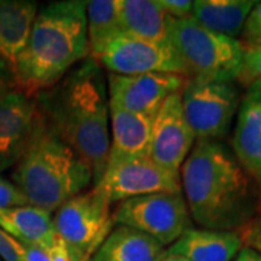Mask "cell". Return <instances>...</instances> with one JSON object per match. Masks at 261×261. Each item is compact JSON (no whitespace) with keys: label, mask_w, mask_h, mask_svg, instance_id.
I'll return each mask as SVG.
<instances>
[{"label":"cell","mask_w":261,"mask_h":261,"mask_svg":"<svg viewBox=\"0 0 261 261\" xmlns=\"http://www.w3.org/2000/svg\"><path fill=\"white\" fill-rule=\"evenodd\" d=\"M22 245V250H23V257L25 261H53L47 254L38 248H34L31 245H25V244H20Z\"/></svg>","instance_id":"cell-30"},{"label":"cell","mask_w":261,"mask_h":261,"mask_svg":"<svg viewBox=\"0 0 261 261\" xmlns=\"http://www.w3.org/2000/svg\"><path fill=\"white\" fill-rule=\"evenodd\" d=\"M196 144V137L185 119L181 94L168 96L152 121L149 157L171 174L180 170Z\"/></svg>","instance_id":"cell-11"},{"label":"cell","mask_w":261,"mask_h":261,"mask_svg":"<svg viewBox=\"0 0 261 261\" xmlns=\"http://www.w3.org/2000/svg\"><path fill=\"white\" fill-rule=\"evenodd\" d=\"M0 228L19 244L44 251L53 261H70L63 240L57 232L53 214L32 205L0 209Z\"/></svg>","instance_id":"cell-14"},{"label":"cell","mask_w":261,"mask_h":261,"mask_svg":"<svg viewBox=\"0 0 261 261\" xmlns=\"http://www.w3.org/2000/svg\"><path fill=\"white\" fill-rule=\"evenodd\" d=\"M180 183L192 219L205 229L240 231L261 205L260 189L222 141H196Z\"/></svg>","instance_id":"cell-1"},{"label":"cell","mask_w":261,"mask_h":261,"mask_svg":"<svg viewBox=\"0 0 261 261\" xmlns=\"http://www.w3.org/2000/svg\"><path fill=\"white\" fill-rule=\"evenodd\" d=\"M232 261H261V252L254 250L251 247L244 245L243 250L238 252V255Z\"/></svg>","instance_id":"cell-31"},{"label":"cell","mask_w":261,"mask_h":261,"mask_svg":"<svg viewBox=\"0 0 261 261\" xmlns=\"http://www.w3.org/2000/svg\"><path fill=\"white\" fill-rule=\"evenodd\" d=\"M160 261H187V260H185L183 257H178V255H174V254H170V252L166 250L164 255H163V258H161Z\"/></svg>","instance_id":"cell-32"},{"label":"cell","mask_w":261,"mask_h":261,"mask_svg":"<svg viewBox=\"0 0 261 261\" xmlns=\"http://www.w3.org/2000/svg\"><path fill=\"white\" fill-rule=\"evenodd\" d=\"M254 0H195L192 18L202 27L225 37H240Z\"/></svg>","instance_id":"cell-21"},{"label":"cell","mask_w":261,"mask_h":261,"mask_svg":"<svg viewBox=\"0 0 261 261\" xmlns=\"http://www.w3.org/2000/svg\"><path fill=\"white\" fill-rule=\"evenodd\" d=\"M29 205L27 197L18 189V186L0 174V209L16 207Z\"/></svg>","instance_id":"cell-25"},{"label":"cell","mask_w":261,"mask_h":261,"mask_svg":"<svg viewBox=\"0 0 261 261\" xmlns=\"http://www.w3.org/2000/svg\"><path fill=\"white\" fill-rule=\"evenodd\" d=\"M238 231H214L189 228L167 251L187 261H232L243 250Z\"/></svg>","instance_id":"cell-17"},{"label":"cell","mask_w":261,"mask_h":261,"mask_svg":"<svg viewBox=\"0 0 261 261\" xmlns=\"http://www.w3.org/2000/svg\"><path fill=\"white\" fill-rule=\"evenodd\" d=\"M122 31L159 44H171V18L159 0H116Z\"/></svg>","instance_id":"cell-19"},{"label":"cell","mask_w":261,"mask_h":261,"mask_svg":"<svg viewBox=\"0 0 261 261\" xmlns=\"http://www.w3.org/2000/svg\"><path fill=\"white\" fill-rule=\"evenodd\" d=\"M159 3L173 19L190 18L193 12V0H159Z\"/></svg>","instance_id":"cell-28"},{"label":"cell","mask_w":261,"mask_h":261,"mask_svg":"<svg viewBox=\"0 0 261 261\" xmlns=\"http://www.w3.org/2000/svg\"><path fill=\"white\" fill-rule=\"evenodd\" d=\"M0 261H2V260H0Z\"/></svg>","instance_id":"cell-34"},{"label":"cell","mask_w":261,"mask_h":261,"mask_svg":"<svg viewBox=\"0 0 261 261\" xmlns=\"http://www.w3.org/2000/svg\"><path fill=\"white\" fill-rule=\"evenodd\" d=\"M238 232L243 237L244 245L251 247L261 252V205L255 216L251 219V222L247 226H244L243 229H240Z\"/></svg>","instance_id":"cell-27"},{"label":"cell","mask_w":261,"mask_h":261,"mask_svg":"<svg viewBox=\"0 0 261 261\" xmlns=\"http://www.w3.org/2000/svg\"><path fill=\"white\" fill-rule=\"evenodd\" d=\"M12 89H16L13 74L9 71V68L0 61V96L9 92Z\"/></svg>","instance_id":"cell-29"},{"label":"cell","mask_w":261,"mask_h":261,"mask_svg":"<svg viewBox=\"0 0 261 261\" xmlns=\"http://www.w3.org/2000/svg\"><path fill=\"white\" fill-rule=\"evenodd\" d=\"M115 225L128 226L170 247L192 228V216L183 192H163L132 197L112 212Z\"/></svg>","instance_id":"cell-7"},{"label":"cell","mask_w":261,"mask_h":261,"mask_svg":"<svg viewBox=\"0 0 261 261\" xmlns=\"http://www.w3.org/2000/svg\"><path fill=\"white\" fill-rule=\"evenodd\" d=\"M87 39L90 57L97 60L103 49L109 45L118 35L122 27L118 15L116 0H90L86 8Z\"/></svg>","instance_id":"cell-22"},{"label":"cell","mask_w":261,"mask_h":261,"mask_svg":"<svg viewBox=\"0 0 261 261\" xmlns=\"http://www.w3.org/2000/svg\"><path fill=\"white\" fill-rule=\"evenodd\" d=\"M39 9L32 0H0V61L15 74Z\"/></svg>","instance_id":"cell-18"},{"label":"cell","mask_w":261,"mask_h":261,"mask_svg":"<svg viewBox=\"0 0 261 261\" xmlns=\"http://www.w3.org/2000/svg\"><path fill=\"white\" fill-rule=\"evenodd\" d=\"M93 187L99 189L111 203L163 192H181L180 177L161 167L151 157L108 166L102 178Z\"/></svg>","instance_id":"cell-10"},{"label":"cell","mask_w":261,"mask_h":261,"mask_svg":"<svg viewBox=\"0 0 261 261\" xmlns=\"http://www.w3.org/2000/svg\"><path fill=\"white\" fill-rule=\"evenodd\" d=\"M0 260L25 261L22 245L2 228H0Z\"/></svg>","instance_id":"cell-26"},{"label":"cell","mask_w":261,"mask_h":261,"mask_svg":"<svg viewBox=\"0 0 261 261\" xmlns=\"http://www.w3.org/2000/svg\"><path fill=\"white\" fill-rule=\"evenodd\" d=\"M180 94L185 119L196 141L224 140L241 102L235 83L186 79Z\"/></svg>","instance_id":"cell-8"},{"label":"cell","mask_w":261,"mask_h":261,"mask_svg":"<svg viewBox=\"0 0 261 261\" xmlns=\"http://www.w3.org/2000/svg\"><path fill=\"white\" fill-rule=\"evenodd\" d=\"M84 0L41 6L15 68L16 89L32 97L58 83L90 57Z\"/></svg>","instance_id":"cell-3"},{"label":"cell","mask_w":261,"mask_h":261,"mask_svg":"<svg viewBox=\"0 0 261 261\" xmlns=\"http://www.w3.org/2000/svg\"><path fill=\"white\" fill-rule=\"evenodd\" d=\"M109 74L168 73L187 77V68L173 44H159L122 32L96 60Z\"/></svg>","instance_id":"cell-9"},{"label":"cell","mask_w":261,"mask_h":261,"mask_svg":"<svg viewBox=\"0 0 261 261\" xmlns=\"http://www.w3.org/2000/svg\"><path fill=\"white\" fill-rule=\"evenodd\" d=\"M103 67L89 57L37 96L49 126L92 167L93 186L108 166L111 111Z\"/></svg>","instance_id":"cell-2"},{"label":"cell","mask_w":261,"mask_h":261,"mask_svg":"<svg viewBox=\"0 0 261 261\" xmlns=\"http://www.w3.org/2000/svg\"><path fill=\"white\" fill-rule=\"evenodd\" d=\"M39 118L37 97L19 89L0 96V174L13 168L32 140Z\"/></svg>","instance_id":"cell-13"},{"label":"cell","mask_w":261,"mask_h":261,"mask_svg":"<svg viewBox=\"0 0 261 261\" xmlns=\"http://www.w3.org/2000/svg\"><path fill=\"white\" fill-rule=\"evenodd\" d=\"M260 45H261V44H260Z\"/></svg>","instance_id":"cell-33"},{"label":"cell","mask_w":261,"mask_h":261,"mask_svg":"<svg viewBox=\"0 0 261 261\" xmlns=\"http://www.w3.org/2000/svg\"><path fill=\"white\" fill-rule=\"evenodd\" d=\"M13 168L12 181L29 205L49 214L93 185L92 167L49 126L41 112L28 148Z\"/></svg>","instance_id":"cell-4"},{"label":"cell","mask_w":261,"mask_h":261,"mask_svg":"<svg viewBox=\"0 0 261 261\" xmlns=\"http://www.w3.org/2000/svg\"><path fill=\"white\" fill-rule=\"evenodd\" d=\"M231 142L235 159L261 192V82L245 89Z\"/></svg>","instance_id":"cell-15"},{"label":"cell","mask_w":261,"mask_h":261,"mask_svg":"<svg viewBox=\"0 0 261 261\" xmlns=\"http://www.w3.org/2000/svg\"><path fill=\"white\" fill-rule=\"evenodd\" d=\"M109 111L111 147L108 166H113L126 160L149 157L154 118L128 112L115 105H109Z\"/></svg>","instance_id":"cell-16"},{"label":"cell","mask_w":261,"mask_h":261,"mask_svg":"<svg viewBox=\"0 0 261 261\" xmlns=\"http://www.w3.org/2000/svg\"><path fill=\"white\" fill-rule=\"evenodd\" d=\"M166 247L128 226L116 225L90 261H160Z\"/></svg>","instance_id":"cell-20"},{"label":"cell","mask_w":261,"mask_h":261,"mask_svg":"<svg viewBox=\"0 0 261 261\" xmlns=\"http://www.w3.org/2000/svg\"><path fill=\"white\" fill-rule=\"evenodd\" d=\"M237 82L241 84L244 89H247L252 83L261 82V45L245 47L243 65H241L240 74L237 77Z\"/></svg>","instance_id":"cell-23"},{"label":"cell","mask_w":261,"mask_h":261,"mask_svg":"<svg viewBox=\"0 0 261 261\" xmlns=\"http://www.w3.org/2000/svg\"><path fill=\"white\" fill-rule=\"evenodd\" d=\"M185 75L151 73L138 75H108L109 105L132 113L154 118L161 105L171 94L181 92Z\"/></svg>","instance_id":"cell-12"},{"label":"cell","mask_w":261,"mask_h":261,"mask_svg":"<svg viewBox=\"0 0 261 261\" xmlns=\"http://www.w3.org/2000/svg\"><path fill=\"white\" fill-rule=\"evenodd\" d=\"M241 37H243L241 42L245 47H254L261 44V2H257V5L250 12L241 32Z\"/></svg>","instance_id":"cell-24"},{"label":"cell","mask_w":261,"mask_h":261,"mask_svg":"<svg viewBox=\"0 0 261 261\" xmlns=\"http://www.w3.org/2000/svg\"><path fill=\"white\" fill-rule=\"evenodd\" d=\"M171 44L187 68V79L203 82H237L244 44L202 27L195 19L171 18Z\"/></svg>","instance_id":"cell-5"},{"label":"cell","mask_w":261,"mask_h":261,"mask_svg":"<svg viewBox=\"0 0 261 261\" xmlns=\"http://www.w3.org/2000/svg\"><path fill=\"white\" fill-rule=\"evenodd\" d=\"M112 203L96 187L71 197L53 214L70 261H90L115 229Z\"/></svg>","instance_id":"cell-6"}]
</instances>
